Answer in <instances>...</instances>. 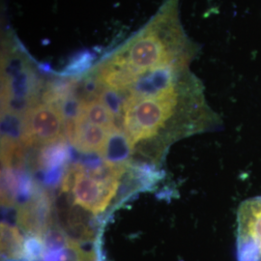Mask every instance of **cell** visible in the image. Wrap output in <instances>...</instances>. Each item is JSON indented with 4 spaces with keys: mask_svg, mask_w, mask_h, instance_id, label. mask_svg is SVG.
Wrapping results in <instances>:
<instances>
[{
    "mask_svg": "<svg viewBox=\"0 0 261 261\" xmlns=\"http://www.w3.org/2000/svg\"><path fill=\"white\" fill-rule=\"evenodd\" d=\"M181 0H164L156 14L107 56L137 76L166 67H190L200 46L187 34Z\"/></svg>",
    "mask_w": 261,
    "mask_h": 261,
    "instance_id": "6da1fadb",
    "label": "cell"
},
{
    "mask_svg": "<svg viewBox=\"0 0 261 261\" xmlns=\"http://www.w3.org/2000/svg\"><path fill=\"white\" fill-rule=\"evenodd\" d=\"M63 101V100H62ZM65 117L61 110V101L45 102L40 100L23 116V144L28 147L34 143L49 144L66 139Z\"/></svg>",
    "mask_w": 261,
    "mask_h": 261,
    "instance_id": "7a4b0ae2",
    "label": "cell"
},
{
    "mask_svg": "<svg viewBox=\"0 0 261 261\" xmlns=\"http://www.w3.org/2000/svg\"><path fill=\"white\" fill-rule=\"evenodd\" d=\"M237 261H261V196L244 200L237 210Z\"/></svg>",
    "mask_w": 261,
    "mask_h": 261,
    "instance_id": "3957f363",
    "label": "cell"
},
{
    "mask_svg": "<svg viewBox=\"0 0 261 261\" xmlns=\"http://www.w3.org/2000/svg\"><path fill=\"white\" fill-rule=\"evenodd\" d=\"M71 168L74 176L72 191L75 203L94 214L103 212L116 193L118 179L101 180L84 171L79 164Z\"/></svg>",
    "mask_w": 261,
    "mask_h": 261,
    "instance_id": "277c9868",
    "label": "cell"
},
{
    "mask_svg": "<svg viewBox=\"0 0 261 261\" xmlns=\"http://www.w3.org/2000/svg\"><path fill=\"white\" fill-rule=\"evenodd\" d=\"M76 123L77 130L73 146L84 153L95 152L100 154L108 140L110 132L100 126L85 121L81 117H77Z\"/></svg>",
    "mask_w": 261,
    "mask_h": 261,
    "instance_id": "5b68a950",
    "label": "cell"
},
{
    "mask_svg": "<svg viewBox=\"0 0 261 261\" xmlns=\"http://www.w3.org/2000/svg\"><path fill=\"white\" fill-rule=\"evenodd\" d=\"M133 147L124 132L115 129L110 132L103 150L99 155L108 166L125 168Z\"/></svg>",
    "mask_w": 261,
    "mask_h": 261,
    "instance_id": "8992f818",
    "label": "cell"
},
{
    "mask_svg": "<svg viewBox=\"0 0 261 261\" xmlns=\"http://www.w3.org/2000/svg\"><path fill=\"white\" fill-rule=\"evenodd\" d=\"M79 97V96H77ZM80 98V97H79ZM79 117L94 125L100 126L109 132L119 129L115 119L109 110L97 98L82 99Z\"/></svg>",
    "mask_w": 261,
    "mask_h": 261,
    "instance_id": "52a82bcc",
    "label": "cell"
},
{
    "mask_svg": "<svg viewBox=\"0 0 261 261\" xmlns=\"http://www.w3.org/2000/svg\"><path fill=\"white\" fill-rule=\"evenodd\" d=\"M70 159V150L65 139L47 144L38 156V167L43 171L63 168Z\"/></svg>",
    "mask_w": 261,
    "mask_h": 261,
    "instance_id": "ba28073f",
    "label": "cell"
},
{
    "mask_svg": "<svg viewBox=\"0 0 261 261\" xmlns=\"http://www.w3.org/2000/svg\"><path fill=\"white\" fill-rule=\"evenodd\" d=\"M2 241L4 243L5 252L12 256H17L21 252V237L19 230L7 224H2Z\"/></svg>",
    "mask_w": 261,
    "mask_h": 261,
    "instance_id": "9c48e42d",
    "label": "cell"
},
{
    "mask_svg": "<svg viewBox=\"0 0 261 261\" xmlns=\"http://www.w3.org/2000/svg\"><path fill=\"white\" fill-rule=\"evenodd\" d=\"M43 243L49 252L62 250L67 245L66 236L58 228H48L43 235Z\"/></svg>",
    "mask_w": 261,
    "mask_h": 261,
    "instance_id": "30bf717a",
    "label": "cell"
},
{
    "mask_svg": "<svg viewBox=\"0 0 261 261\" xmlns=\"http://www.w3.org/2000/svg\"><path fill=\"white\" fill-rule=\"evenodd\" d=\"M44 247L45 246L43 241H41V237L32 235L27 240L23 252L29 260H35L42 255Z\"/></svg>",
    "mask_w": 261,
    "mask_h": 261,
    "instance_id": "8fae6325",
    "label": "cell"
}]
</instances>
